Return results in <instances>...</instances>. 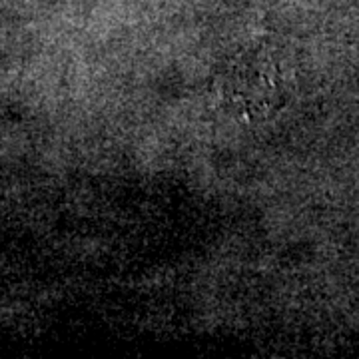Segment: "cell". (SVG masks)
<instances>
[{
    "mask_svg": "<svg viewBox=\"0 0 359 359\" xmlns=\"http://www.w3.org/2000/svg\"><path fill=\"white\" fill-rule=\"evenodd\" d=\"M212 88L219 108L242 124L262 120L278 96L271 60L259 48H252V44L230 54L219 65Z\"/></svg>",
    "mask_w": 359,
    "mask_h": 359,
    "instance_id": "obj_1",
    "label": "cell"
}]
</instances>
